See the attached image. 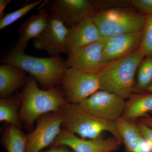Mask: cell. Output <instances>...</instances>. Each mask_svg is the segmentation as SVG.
I'll use <instances>...</instances> for the list:
<instances>
[{"instance_id": "e0dca14e", "label": "cell", "mask_w": 152, "mask_h": 152, "mask_svg": "<svg viewBox=\"0 0 152 152\" xmlns=\"http://www.w3.org/2000/svg\"><path fill=\"white\" fill-rule=\"evenodd\" d=\"M26 72L16 66L9 64L0 66V96L10 97L14 92L26 83Z\"/></svg>"}, {"instance_id": "ba28073f", "label": "cell", "mask_w": 152, "mask_h": 152, "mask_svg": "<svg viewBox=\"0 0 152 152\" xmlns=\"http://www.w3.org/2000/svg\"><path fill=\"white\" fill-rule=\"evenodd\" d=\"M63 118L60 112L44 115L36 129L26 135V152H39L52 145L61 132Z\"/></svg>"}, {"instance_id": "cb8c5ba5", "label": "cell", "mask_w": 152, "mask_h": 152, "mask_svg": "<svg viewBox=\"0 0 152 152\" xmlns=\"http://www.w3.org/2000/svg\"><path fill=\"white\" fill-rule=\"evenodd\" d=\"M129 3L142 14L146 15L152 14V0H132Z\"/></svg>"}, {"instance_id": "44dd1931", "label": "cell", "mask_w": 152, "mask_h": 152, "mask_svg": "<svg viewBox=\"0 0 152 152\" xmlns=\"http://www.w3.org/2000/svg\"><path fill=\"white\" fill-rule=\"evenodd\" d=\"M137 81L135 86L136 93L146 91L152 83V56H146L142 61L137 72Z\"/></svg>"}, {"instance_id": "484cf974", "label": "cell", "mask_w": 152, "mask_h": 152, "mask_svg": "<svg viewBox=\"0 0 152 152\" xmlns=\"http://www.w3.org/2000/svg\"><path fill=\"white\" fill-rule=\"evenodd\" d=\"M43 152H72L66 148L65 146H52L51 148Z\"/></svg>"}, {"instance_id": "30bf717a", "label": "cell", "mask_w": 152, "mask_h": 152, "mask_svg": "<svg viewBox=\"0 0 152 152\" xmlns=\"http://www.w3.org/2000/svg\"><path fill=\"white\" fill-rule=\"evenodd\" d=\"M102 39L75 50L68 55V68L89 73L98 74L104 66Z\"/></svg>"}, {"instance_id": "4fadbf2b", "label": "cell", "mask_w": 152, "mask_h": 152, "mask_svg": "<svg viewBox=\"0 0 152 152\" xmlns=\"http://www.w3.org/2000/svg\"><path fill=\"white\" fill-rule=\"evenodd\" d=\"M142 31L102 38L104 64L126 56L140 48Z\"/></svg>"}, {"instance_id": "8fae6325", "label": "cell", "mask_w": 152, "mask_h": 152, "mask_svg": "<svg viewBox=\"0 0 152 152\" xmlns=\"http://www.w3.org/2000/svg\"><path fill=\"white\" fill-rule=\"evenodd\" d=\"M51 16L72 27L97 11L92 1L88 0H55L50 2Z\"/></svg>"}, {"instance_id": "d6986e66", "label": "cell", "mask_w": 152, "mask_h": 152, "mask_svg": "<svg viewBox=\"0 0 152 152\" xmlns=\"http://www.w3.org/2000/svg\"><path fill=\"white\" fill-rule=\"evenodd\" d=\"M26 135L20 128L10 125L3 138V146L7 152H26Z\"/></svg>"}, {"instance_id": "4316f807", "label": "cell", "mask_w": 152, "mask_h": 152, "mask_svg": "<svg viewBox=\"0 0 152 152\" xmlns=\"http://www.w3.org/2000/svg\"><path fill=\"white\" fill-rule=\"evenodd\" d=\"M12 1L11 0H1L0 1V18L5 15V10L7 6Z\"/></svg>"}, {"instance_id": "ffe728a7", "label": "cell", "mask_w": 152, "mask_h": 152, "mask_svg": "<svg viewBox=\"0 0 152 152\" xmlns=\"http://www.w3.org/2000/svg\"><path fill=\"white\" fill-rule=\"evenodd\" d=\"M20 99L18 96L1 99L0 100V121L10 125L20 128L18 113Z\"/></svg>"}, {"instance_id": "52a82bcc", "label": "cell", "mask_w": 152, "mask_h": 152, "mask_svg": "<svg viewBox=\"0 0 152 152\" xmlns=\"http://www.w3.org/2000/svg\"><path fill=\"white\" fill-rule=\"evenodd\" d=\"M126 103L124 99L118 95L100 90L79 104L96 118L115 122L122 117Z\"/></svg>"}, {"instance_id": "ac0fdd59", "label": "cell", "mask_w": 152, "mask_h": 152, "mask_svg": "<svg viewBox=\"0 0 152 152\" xmlns=\"http://www.w3.org/2000/svg\"><path fill=\"white\" fill-rule=\"evenodd\" d=\"M152 113V93H134L126 101L122 117L134 121Z\"/></svg>"}, {"instance_id": "603a6c76", "label": "cell", "mask_w": 152, "mask_h": 152, "mask_svg": "<svg viewBox=\"0 0 152 152\" xmlns=\"http://www.w3.org/2000/svg\"><path fill=\"white\" fill-rule=\"evenodd\" d=\"M140 48L146 56H152V14L147 15Z\"/></svg>"}, {"instance_id": "277c9868", "label": "cell", "mask_w": 152, "mask_h": 152, "mask_svg": "<svg viewBox=\"0 0 152 152\" xmlns=\"http://www.w3.org/2000/svg\"><path fill=\"white\" fill-rule=\"evenodd\" d=\"M59 112L63 118L62 126L66 130L78 135L82 138H99L103 133L107 132L122 141L115 123L100 119L92 115L79 104L67 102Z\"/></svg>"}, {"instance_id": "9c48e42d", "label": "cell", "mask_w": 152, "mask_h": 152, "mask_svg": "<svg viewBox=\"0 0 152 152\" xmlns=\"http://www.w3.org/2000/svg\"><path fill=\"white\" fill-rule=\"evenodd\" d=\"M122 142L113 137L88 140L79 137L66 130H61L52 146L64 145L75 152H113L119 149Z\"/></svg>"}, {"instance_id": "3957f363", "label": "cell", "mask_w": 152, "mask_h": 152, "mask_svg": "<svg viewBox=\"0 0 152 152\" xmlns=\"http://www.w3.org/2000/svg\"><path fill=\"white\" fill-rule=\"evenodd\" d=\"M29 73L46 88H53L61 82L68 69L66 61L59 56L39 58L19 52L15 48L1 61Z\"/></svg>"}, {"instance_id": "5b68a950", "label": "cell", "mask_w": 152, "mask_h": 152, "mask_svg": "<svg viewBox=\"0 0 152 152\" xmlns=\"http://www.w3.org/2000/svg\"><path fill=\"white\" fill-rule=\"evenodd\" d=\"M102 37L142 32L147 15L124 8L97 11L91 16Z\"/></svg>"}, {"instance_id": "83f0119b", "label": "cell", "mask_w": 152, "mask_h": 152, "mask_svg": "<svg viewBox=\"0 0 152 152\" xmlns=\"http://www.w3.org/2000/svg\"><path fill=\"white\" fill-rule=\"evenodd\" d=\"M140 121L148 126L152 128V115H148L140 119Z\"/></svg>"}, {"instance_id": "d4e9b609", "label": "cell", "mask_w": 152, "mask_h": 152, "mask_svg": "<svg viewBox=\"0 0 152 152\" xmlns=\"http://www.w3.org/2000/svg\"><path fill=\"white\" fill-rule=\"evenodd\" d=\"M141 134L150 144L152 148V128L139 121L137 124Z\"/></svg>"}, {"instance_id": "f1b7e54d", "label": "cell", "mask_w": 152, "mask_h": 152, "mask_svg": "<svg viewBox=\"0 0 152 152\" xmlns=\"http://www.w3.org/2000/svg\"><path fill=\"white\" fill-rule=\"evenodd\" d=\"M146 91L147 92L152 93V83L150 85V86L146 90Z\"/></svg>"}, {"instance_id": "2e32d148", "label": "cell", "mask_w": 152, "mask_h": 152, "mask_svg": "<svg viewBox=\"0 0 152 152\" xmlns=\"http://www.w3.org/2000/svg\"><path fill=\"white\" fill-rule=\"evenodd\" d=\"M115 123L127 152H152L151 146L141 134L134 122L121 117Z\"/></svg>"}, {"instance_id": "5bb4252c", "label": "cell", "mask_w": 152, "mask_h": 152, "mask_svg": "<svg viewBox=\"0 0 152 152\" xmlns=\"http://www.w3.org/2000/svg\"><path fill=\"white\" fill-rule=\"evenodd\" d=\"M102 38L91 17L85 18L69 28L65 53L69 54L75 50L100 40Z\"/></svg>"}, {"instance_id": "7c38bea8", "label": "cell", "mask_w": 152, "mask_h": 152, "mask_svg": "<svg viewBox=\"0 0 152 152\" xmlns=\"http://www.w3.org/2000/svg\"><path fill=\"white\" fill-rule=\"evenodd\" d=\"M69 28L60 19L50 17L48 24L40 36L33 41L36 50L46 51L52 56L66 53V39Z\"/></svg>"}, {"instance_id": "8992f818", "label": "cell", "mask_w": 152, "mask_h": 152, "mask_svg": "<svg viewBox=\"0 0 152 152\" xmlns=\"http://www.w3.org/2000/svg\"><path fill=\"white\" fill-rule=\"evenodd\" d=\"M63 95L68 103L80 104L101 90L98 74L68 68L61 80Z\"/></svg>"}, {"instance_id": "9a60e30c", "label": "cell", "mask_w": 152, "mask_h": 152, "mask_svg": "<svg viewBox=\"0 0 152 152\" xmlns=\"http://www.w3.org/2000/svg\"><path fill=\"white\" fill-rule=\"evenodd\" d=\"M41 7L37 14L31 16L19 27V38L15 48L19 52L24 53L29 41L38 38L48 24L51 16Z\"/></svg>"}, {"instance_id": "7402d4cb", "label": "cell", "mask_w": 152, "mask_h": 152, "mask_svg": "<svg viewBox=\"0 0 152 152\" xmlns=\"http://www.w3.org/2000/svg\"><path fill=\"white\" fill-rule=\"evenodd\" d=\"M43 3V1L42 0L30 3L17 10L6 14L1 19L0 30H2L12 24L22 17L27 15L36 7Z\"/></svg>"}, {"instance_id": "7a4b0ae2", "label": "cell", "mask_w": 152, "mask_h": 152, "mask_svg": "<svg viewBox=\"0 0 152 152\" xmlns=\"http://www.w3.org/2000/svg\"><path fill=\"white\" fill-rule=\"evenodd\" d=\"M68 102L62 91L53 88L42 90L32 77L28 79L22 94L20 118L28 129L39 117L59 112Z\"/></svg>"}, {"instance_id": "6da1fadb", "label": "cell", "mask_w": 152, "mask_h": 152, "mask_svg": "<svg viewBox=\"0 0 152 152\" xmlns=\"http://www.w3.org/2000/svg\"><path fill=\"white\" fill-rule=\"evenodd\" d=\"M145 56L140 48L126 56L106 64L98 74L101 90L128 99L134 92L136 74Z\"/></svg>"}]
</instances>
